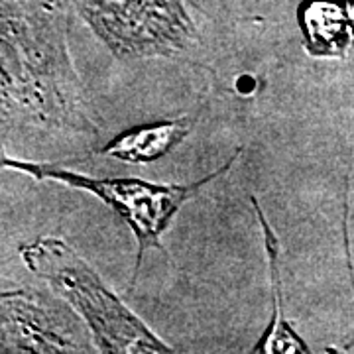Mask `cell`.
I'll return each instance as SVG.
<instances>
[{
  "mask_svg": "<svg viewBox=\"0 0 354 354\" xmlns=\"http://www.w3.org/2000/svg\"><path fill=\"white\" fill-rule=\"evenodd\" d=\"M346 12H348V16H351V20H353L354 24V0H348V2H346Z\"/></svg>",
  "mask_w": 354,
  "mask_h": 354,
  "instance_id": "9",
  "label": "cell"
},
{
  "mask_svg": "<svg viewBox=\"0 0 354 354\" xmlns=\"http://www.w3.org/2000/svg\"><path fill=\"white\" fill-rule=\"evenodd\" d=\"M69 2L118 59L179 57L197 39L189 0Z\"/></svg>",
  "mask_w": 354,
  "mask_h": 354,
  "instance_id": "4",
  "label": "cell"
},
{
  "mask_svg": "<svg viewBox=\"0 0 354 354\" xmlns=\"http://www.w3.org/2000/svg\"><path fill=\"white\" fill-rule=\"evenodd\" d=\"M305 50L315 57H344L354 44V24L335 0H305L299 6Z\"/></svg>",
  "mask_w": 354,
  "mask_h": 354,
  "instance_id": "7",
  "label": "cell"
},
{
  "mask_svg": "<svg viewBox=\"0 0 354 354\" xmlns=\"http://www.w3.org/2000/svg\"><path fill=\"white\" fill-rule=\"evenodd\" d=\"M20 256L28 270L48 281L51 290L85 321L97 351L111 354L174 353L65 241L53 236L36 239L20 246Z\"/></svg>",
  "mask_w": 354,
  "mask_h": 354,
  "instance_id": "2",
  "label": "cell"
},
{
  "mask_svg": "<svg viewBox=\"0 0 354 354\" xmlns=\"http://www.w3.org/2000/svg\"><path fill=\"white\" fill-rule=\"evenodd\" d=\"M241 153L242 148H239L234 156H230L228 162H225L216 171L189 185H160V183L144 181L138 177H87L77 171L64 169L59 165L22 162L8 156H2V165L26 174L28 177H34L36 181H55L73 189L88 191L97 199L106 203L114 213L127 223L138 241V256H136L134 274L130 281V291H132L134 281L138 278L144 254L150 248L164 250L162 234L165 232V228L169 227L171 218L179 213L183 203L193 199L207 183L227 174Z\"/></svg>",
  "mask_w": 354,
  "mask_h": 354,
  "instance_id": "3",
  "label": "cell"
},
{
  "mask_svg": "<svg viewBox=\"0 0 354 354\" xmlns=\"http://www.w3.org/2000/svg\"><path fill=\"white\" fill-rule=\"evenodd\" d=\"M2 353H93L67 307L44 291L14 290L0 295Z\"/></svg>",
  "mask_w": 354,
  "mask_h": 354,
  "instance_id": "5",
  "label": "cell"
},
{
  "mask_svg": "<svg viewBox=\"0 0 354 354\" xmlns=\"http://www.w3.org/2000/svg\"><path fill=\"white\" fill-rule=\"evenodd\" d=\"M193 124V118H176L130 128L109 140L101 148V156L127 164H150L167 156L187 138Z\"/></svg>",
  "mask_w": 354,
  "mask_h": 354,
  "instance_id": "6",
  "label": "cell"
},
{
  "mask_svg": "<svg viewBox=\"0 0 354 354\" xmlns=\"http://www.w3.org/2000/svg\"><path fill=\"white\" fill-rule=\"evenodd\" d=\"M69 0H2V111L41 128L97 136L99 124L69 51Z\"/></svg>",
  "mask_w": 354,
  "mask_h": 354,
  "instance_id": "1",
  "label": "cell"
},
{
  "mask_svg": "<svg viewBox=\"0 0 354 354\" xmlns=\"http://www.w3.org/2000/svg\"><path fill=\"white\" fill-rule=\"evenodd\" d=\"M254 211L258 215V221L264 230L266 252H268V264H270V278H272V293H274V313H272V323L262 335V339L256 342L254 353H309V346L305 341L291 329V325L283 317V307H281V279H279V242L266 221L264 213L260 209V203L256 197H250Z\"/></svg>",
  "mask_w": 354,
  "mask_h": 354,
  "instance_id": "8",
  "label": "cell"
}]
</instances>
